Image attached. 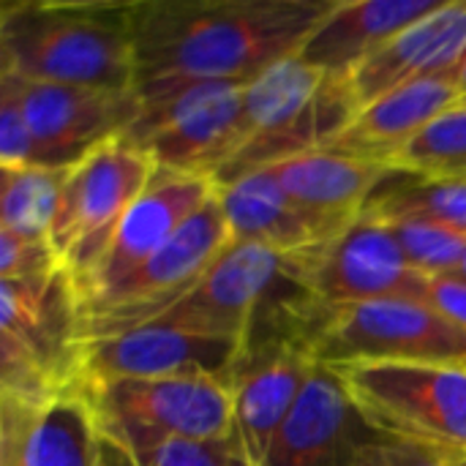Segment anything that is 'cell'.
Listing matches in <instances>:
<instances>
[{
    "instance_id": "24",
    "label": "cell",
    "mask_w": 466,
    "mask_h": 466,
    "mask_svg": "<svg viewBox=\"0 0 466 466\" xmlns=\"http://www.w3.org/2000/svg\"><path fill=\"white\" fill-rule=\"evenodd\" d=\"M68 169H0V229L30 240H49Z\"/></svg>"
},
{
    "instance_id": "20",
    "label": "cell",
    "mask_w": 466,
    "mask_h": 466,
    "mask_svg": "<svg viewBox=\"0 0 466 466\" xmlns=\"http://www.w3.org/2000/svg\"><path fill=\"white\" fill-rule=\"evenodd\" d=\"M464 93L459 76L442 74L401 85L371 104L360 106L352 123L325 147L344 156H358L380 164H393V158L440 115L459 106Z\"/></svg>"
},
{
    "instance_id": "14",
    "label": "cell",
    "mask_w": 466,
    "mask_h": 466,
    "mask_svg": "<svg viewBox=\"0 0 466 466\" xmlns=\"http://www.w3.org/2000/svg\"><path fill=\"white\" fill-rule=\"evenodd\" d=\"M216 194V183L202 175L156 167L147 188L128 208L104 257L87 276L74 281L79 303L101 295L139 265H145L183 224H188Z\"/></svg>"
},
{
    "instance_id": "35",
    "label": "cell",
    "mask_w": 466,
    "mask_h": 466,
    "mask_svg": "<svg viewBox=\"0 0 466 466\" xmlns=\"http://www.w3.org/2000/svg\"><path fill=\"white\" fill-rule=\"evenodd\" d=\"M461 104H466V101H461Z\"/></svg>"
},
{
    "instance_id": "33",
    "label": "cell",
    "mask_w": 466,
    "mask_h": 466,
    "mask_svg": "<svg viewBox=\"0 0 466 466\" xmlns=\"http://www.w3.org/2000/svg\"><path fill=\"white\" fill-rule=\"evenodd\" d=\"M453 276H459V279H464V281H466V254H464V262L459 265V270H456Z\"/></svg>"
},
{
    "instance_id": "29",
    "label": "cell",
    "mask_w": 466,
    "mask_h": 466,
    "mask_svg": "<svg viewBox=\"0 0 466 466\" xmlns=\"http://www.w3.org/2000/svg\"><path fill=\"white\" fill-rule=\"evenodd\" d=\"M360 466H466V453L374 434L360 448Z\"/></svg>"
},
{
    "instance_id": "5",
    "label": "cell",
    "mask_w": 466,
    "mask_h": 466,
    "mask_svg": "<svg viewBox=\"0 0 466 466\" xmlns=\"http://www.w3.org/2000/svg\"><path fill=\"white\" fill-rule=\"evenodd\" d=\"M101 440L123 451H147L169 440H232V385L227 377L106 380L82 385Z\"/></svg>"
},
{
    "instance_id": "17",
    "label": "cell",
    "mask_w": 466,
    "mask_h": 466,
    "mask_svg": "<svg viewBox=\"0 0 466 466\" xmlns=\"http://www.w3.org/2000/svg\"><path fill=\"white\" fill-rule=\"evenodd\" d=\"M371 437L344 380L317 366L270 448L268 466H360V448Z\"/></svg>"
},
{
    "instance_id": "25",
    "label": "cell",
    "mask_w": 466,
    "mask_h": 466,
    "mask_svg": "<svg viewBox=\"0 0 466 466\" xmlns=\"http://www.w3.org/2000/svg\"><path fill=\"white\" fill-rule=\"evenodd\" d=\"M390 167L415 177H466V104L426 126Z\"/></svg>"
},
{
    "instance_id": "3",
    "label": "cell",
    "mask_w": 466,
    "mask_h": 466,
    "mask_svg": "<svg viewBox=\"0 0 466 466\" xmlns=\"http://www.w3.org/2000/svg\"><path fill=\"white\" fill-rule=\"evenodd\" d=\"M79 295L66 268L0 281V396L44 401L79 385Z\"/></svg>"
},
{
    "instance_id": "4",
    "label": "cell",
    "mask_w": 466,
    "mask_h": 466,
    "mask_svg": "<svg viewBox=\"0 0 466 466\" xmlns=\"http://www.w3.org/2000/svg\"><path fill=\"white\" fill-rule=\"evenodd\" d=\"M248 82L164 79L134 85L139 115L126 139L175 172L216 177L240 147Z\"/></svg>"
},
{
    "instance_id": "8",
    "label": "cell",
    "mask_w": 466,
    "mask_h": 466,
    "mask_svg": "<svg viewBox=\"0 0 466 466\" xmlns=\"http://www.w3.org/2000/svg\"><path fill=\"white\" fill-rule=\"evenodd\" d=\"M311 350L319 366L466 363V328L407 298L325 306Z\"/></svg>"
},
{
    "instance_id": "18",
    "label": "cell",
    "mask_w": 466,
    "mask_h": 466,
    "mask_svg": "<svg viewBox=\"0 0 466 466\" xmlns=\"http://www.w3.org/2000/svg\"><path fill=\"white\" fill-rule=\"evenodd\" d=\"M466 63V0H442L431 14L401 30L350 74L360 106L429 76L459 71Z\"/></svg>"
},
{
    "instance_id": "15",
    "label": "cell",
    "mask_w": 466,
    "mask_h": 466,
    "mask_svg": "<svg viewBox=\"0 0 466 466\" xmlns=\"http://www.w3.org/2000/svg\"><path fill=\"white\" fill-rule=\"evenodd\" d=\"M289 257L257 243L232 240L213 268L153 322L243 341L270 289L287 276Z\"/></svg>"
},
{
    "instance_id": "21",
    "label": "cell",
    "mask_w": 466,
    "mask_h": 466,
    "mask_svg": "<svg viewBox=\"0 0 466 466\" xmlns=\"http://www.w3.org/2000/svg\"><path fill=\"white\" fill-rule=\"evenodd\" d=\"M440 3L442 0H336L295 57L325 76H350Z\"/></svg>"
},
{
    "instance_id": "22",
    "label": "cell",
    "mask_w": 466,
    "mask_h": 466,
    "mask_svg": "<svg viewBox=\"0 0 466 466\" xmlns=\"http://www.w3.org/2000/svg\"><path fill=\"white\" fill-rule=\"evenodd\" d=\"M216 197L232 240L257 243L281 257H300L339 238L298 208L270 169H257L232 183L216 186Z\"/></svg>"
},
{
    "instance_id": "19",
    "label": "cell",
    "mask_w": 466,
    "mask_h": 466,
    "mask_svg": "<svg viewBox=\"0 0 466 466\" xmlns=\"http://www.w3.org/2000/svg\"><path fill=\"white\" fill-rule=\"evenodd\" d=\"M268 169L292 202L317 218L330 235L350 229L369 208L374 191L393 175V167L388 164L325 147L292 156Z\"/></svg>"
},
{
    "instance_id": "16",
    "label": "cell",
    "mask_w": 466,
    "mask_h": 466,
    "mask_svg": "<svg viewBox=\"0 0 466 466\" xmlns=\"http://www.w3.org/2000/svg\"><path fill=\"white\" fill-rule=\"evenodd\" d=\"M0 466H101V431L82 385L44 401L0 396Z\"/></svg>"
},
{
    "instance_id": "26",
    "label": "cell",
    "mask_w": 466,
    "mask_h": 466,
    "mask_svg": "<svg viewBox=\"0 0 466 466\" xmlns=\"http://www.w3.org/2000/svg\"><path fill=\"white\" fill-rule=\"evenodd\" d=\"M377 218V216H374ZM407 262L423 276H453L464 262L466 235L423 218H380Z\"/></svg>"
},
{
    "instance_id": "30",
    "label": "cell",
    "mask_w": 466,
    "mask_h": 466,
    "mask_svg": "<svg viewBox=\"0 0 466 466\" xmlns=\"http://www.w3.org/2000/svg\"><path fill=\"white\" fill-rule=\"evenodd\" d=\"M63 268L49 240H30L0 229V281L33 279Z\"/></svg>"
},
{
    "instance_id": "1",
    "label": "cell",
    "mask_w": 466,
    "mask_h": 466,
    "mask_svg": "<svg viewBox=\"0 0 466 466\" xmlns=\"http://www.w3.org/2000/svg\"><path fill=\"white\" fill-rule=\"evenodd\" d=\"M336 0H134L137 85L254 82L295 57Z\"/></svg>"
},
{
    "instance_id": "2",
    "label": "cell",
    "mask_w": 466,
    "mask_h": 466,
    "mask_svg": "<svg viewBox=\"0 0 466 466\" xmlns=\"http://www.w3.org/2000/svg\"><path fill=\"white\" fill-rule=\"evenodd\" d=\"M134 0H14L0 8V71L33 85L134 90Z\"/></svg>"
},
{
    "instance_id": "34",
    "label": "cell",
    "mask_w": 466,
    "mask_h": 466,
    "mask_svg": "<svg viewBox=\"0 0 466 466\" xmlns=\"http://www.w3.org/2000/svg\"><path fill=\"white\" fill-rule=\"evenodd\" d=\"M232 466H251V464H246V461H243L240 456H235V461H232Z\"/></svg>"
},
{
    "instance_id": "27",
    "label": "cell",
    "mask_w": 466,
    "mask_h": 466,
    "mask_svg": "<svg viewBox=\"0 0 466 466\" xmlns=\"http://www.w3.org/2000/svg\"><path fill=\"white\" fill-rule=\"evenodd\" d=\"M238 456L235 440L188 442L169 440L147 451H123L101 440V466H232Z\"/></svg>"
},
{
    "instance_id": "12",
    "label": "cell",
    "mask_w": 466,
    "mask_h": 466,
    "mask_svg": "<svg viewBox=\"0 0 466 466\" xmlns=\"http://www.w3.org/2000/svg\"><path fill=\"white\" fill-rule=\"evenodd\" d=\"M240 358V341L147 322L79 344V385L106 380L227 377Z\"/></svg>"
},
{
    "instance_id": "32",
    "label": "cell",
    "mask_w": 466,
    "mask_h": 466,
    "mask_svg": "<svg viewBox=\"0 0 466 466\" xmlns=\"http://www.w3.org/2000/svg\"><path fill=\"white\" fill-rule=\"evenodd\" d=\"M459 87H461V93H464V101H466V63H464V68L459 71Z\"/></svg>"
},
{
    "instance_id": "9",
    "label": "cell",
    "mask_w": 466,
    "mask_h": 466,
    "mask_svg": "<svg viewBox=\"0 0 466 466\" xmlns=\"http://www.w3.org/2000/svg\"><path fill=\"white\" fill-rule=\"evenodd\" d=\"M156 172V161L126 137L93 150L68 169L49 243L74 281L104 257L115 229L139 199Z\"/></svg>"
},
{
    "instance_id": "10",
    "label": "cell",
    "mask_w": 466,
    "mask_h": 466,
    "mask_svg": "<svg viewBox=\"0 0 466 466\" xmlns=\"http://www.w3.org/2000/svg\"><path fill=\"white\" fill-rule=\"evenodd\" d=\"M292 276L325 306H355L371 300H426V276L399 248L390 229L363 213L339 238L289 257Z\"/></svg>"
},
{
    "instance_id": "6",
    "label": "cell",
    "mask_w": 466,
    "mask_h": 466,
    "mask_svg": "<svg viewBox=\"0 0 466 466\" xmlns=\"http://www.w3.org/2000/svg\"><path fill=\"white\" fill-rule=\"evenodd\" d=\"M366 426L390 440L466 453V363L328 366Z\"/></svg>"
},
{
    "instance_id": "11",
    "label": "cell",
    "mask_w": 466,
    "mask_h": 466,
    "mask_svg": "<svg viewBox=\"0 0 466 466\" xmlns=\"http://www.w3.org/2000/svg\"><path fill=\"white\" fill-rule=\"evenodd\" d=\"M8 74V71H0ZM33 134V164L71 169L101 145L131 131L139 104L134 90L33 85L8 74Z\"/></svg>"
},
{
    "instance_id": "7",
    "label": "cell",
    "mask_w": 466,
    "mask_h": 466,
    "mask_svg": "<svg viewBox=\"0 0 466 466\" xmlns=\"http://www.w3.org/2000/svg\"><path fill=\"white\" fill-rule=\"evenodd\" d=\"M229 243V224L218 197L213 194V199L145 265L101 295L79 303L82 341L115 336L153 322L194 289V284L213 268Z\"/></svg>"
},
{
    "instance_id": "23",
    "label": "cell",
    "mask_w": 466,
    "mask_h": 466,
    "mask_svg": "<svg viewBox=\"0 0 466 466\" xmlns=\"http://www.w3.org/2000/svg\"><path fill=\"white\" fill-rule=\"evenodd\" d=\"M363 213L377 218H423L466 235V177H415L393 169Z\"/></svg>"
},
{
    "instance_id": "31",
    "label": "cell",
    "mask_w": 466,
    "mask_h": 466,
    "mask_svg": "<svg viewBox=\"0 0 466 466\" xmlns=\"http://www.w3.org/2000/svg\"><path fill=\"white\" fill-rule=\"evenodd\" d=\"M434 311L466 328V281L459 276H426V300Z\"/></svg>"
},
{
    "instance_id": "13",
    "label": "cell",
    "mask_w": 466,
    "mask_h": 466,
    "mask_svg": "<svg viewBox=\"0 0 466 466\" xmlns=\"http://www.w3.org/2000/svg\"><path fill=\"white\" fill-rule=\"evenodd\" d=\"M317 366L311 347L298 341L240 347L229 385L232 440L246 464L268 466L270 448Z\"/></svg>"
},
{
    "instance_id": "28",
    "label": "cell",
    "mask_w": 466,
    "mask_h": 466,
    "mask_svg": "<svg viewBox=\"0 0 466 466\" xmlns=\"http://www.w3.org/2000/svg\"><path fill=\"white\" fill-rule=\"evenodd\" d=\"M33 164V134L22 112L16 85L0 74V169H19Z\"/></svg>"
}]
</instances>
